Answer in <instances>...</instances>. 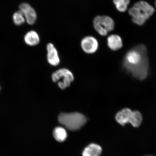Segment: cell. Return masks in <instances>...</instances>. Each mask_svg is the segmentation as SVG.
Masks as SVG:
<instances>
[{
  "label": "cell",
  "instance_id": "cell-1",
  "mask_svg": "<svg viewBox=\"0 0 156 156\" xmlns=\"http://www.w3.org/2000/svg\"><path fill=\"white\" fill-rule=\"evenodd\" d=\"M123 67L138 80H145L149 71V62L146 47L137 45L126 52L123 61Z\"/></svg>",
  "mask_w": 156,
  "mask_h": 156
},
{
  "label": "cell",
  "instance_id": "cell-2",
  "mask_svg": "<svg viewBox=\"0 0 156 156\" xmlns=\"http://www.w3.org/2000/svg\"><path fill=\"white\" fill-rule=\"evenodd\" d=\"M155 12L151 5L145 1H141L134 4L129 10L128 12L132 17V22L140 26L143 25Z\"/></svg>",
  "mask_w": 156,
  "mask_h": 156
},
{
  "label": "cell",
  "instance_id": "cell-3",
  "mask_svg": "<svg viewBox=\"0 0 156 156\" xmlns=\"http://www.w3.org/2000/svg\"><path fill=\"white\" fill-rule=\"evenodd\" d=\"M58 121L68 129L75 131L84 125L87 118L79 112L62 113L58 116Z\"/></svg>",
  "mask_w": 156,
  "mask_h": 156
},
{
  "label": "cell",
  "instance_id": "cell-4",
  "mask_svg": "<svg viewBox=\"0 0 156 156\" xmlns=\"http://www.w3.org/2000/svg\"><path fill=\"white\" fill-rule=\"evenodd\" d=\"M115 119L117 122L122 126L130 123L135 128L141 125L142 121V116L138 111L133 112L130 109L125 108L117 113Z\"/></svg>",
  "mask_w": 156,
  "mask_h": 156
},
{
  "label": "cell",
  "instance_id": "cell-5",
  "mask_svg": "<svg viewBox=\"0 0 156 156\" xmlns=\"http://www.w3.org/2000/svg\"><path fill=\"white\" fill-rule=\"evenodd\" d=\"M94 29L101 36H106L114 30L115 23L110 16L106 15L98 16L93 20Z\"/></svg>",
  "mask_w": 156,
  "mask_h": 156
},
{
  "label": "cell",
  "instance_id": "cell-6",
  "mask_svg": "<svg viewBox=\"0 0 156 156\" xmlns=\"http://www.w3.org/2000/svg\"><path fill=\"white\" fill-rule=\"evenodd\" d=\"M52 80L54 83H58L60 89H64L70 86L74 80V76L69 70L65 68L57 70L52 73Z\"/></svg>",
  "mask_w": 156,
  "mask_h": 156
},
{
  "label": "cell",
  "instance_id": "cell-7",
  "mask_svg": "<svg viewBox=\"0 0 156 156\" xmlns=\"http://www.w3.org/2000/svg\"><path fill=\"white\" fill-rule=\"evenodd\" d=\"M81 45L82 48L85 53L92 54L95 53L98 49L99 43L98 41L94 37L87 36L82 40Z\"/></svg>",
  "mask_w": 156,
  "mask_h": 156
},
{
  "label": "cell",
  "instance_id": "cell-8",
  "mask_svg": "<svg viewBox=\"0 0 156 156\" xmlns=\"http://www.w3.org/2000/svg\"><path fill=\"white\" fill-rule=\"evenodd\" d=\"M19 9L24 15L27 22L30 25L34 24L37 19V14L34 9L27 3H23L19 6Z\"/></svg>",
  "mask_w": 156,
  "mask_h": 156
},
{
  "label": "cell",
  "instance_id": "cell-9",
  "mask_svg": "<svg viewBox=\"0 0 156 156\" xmlns=\"http://www.w3.org/2000/svg\"><path fill=\"white\" fill-rule=\"evenodd\" d=\"M47 58L48 62L51 65L56 66L59 64L60 62L58 51L54 44L48 43L47 46Z\"/></svg>",
  "mask_w": 156,
  "mask_h": 156
},
{
  "label": "cell",
  "instance_id": "cell-10",
  "mask_svg": "<svg viewBox=\"0 0 156 156\" xmlns=\"http://www.w3.org/2000/svg\"><path fill=\"white\" fill-rule=\"evenodd\" d=\"M107 44L113 51L119 50L122 46V39L118 35L112 34L107 38Z\"/></svg>",
  "mask_w": 156,
  "mask_h": 156
},
{
  "label": "cell",
  "instance_id": "cell-11",
  "mask_svg": "<svg viewBox=\"0 0 156 156\" xmlns=\"http://www.w3.org/2000/svg\"><path fill=\"white\" fill-rule=\"evenodd\" d=\"M102 149L100 146L92 144L87 146L83 150V156H99L102 153Z\"/></svg>",
  "mask_w": 156,
  "mask_h": 156
},
{
  "label": "cell",
  "instance_id": "cell-12",
  "mask_svg": "<svg viewBox=\"0 0 156 156\" xmlns=\"http://www.w3.org/2000/svg\"><path fill=\"white\" fill-rule=\"evenodd\" d=\"M24 40L25 43L30 46H36L40 41V37L37 33L33 30L27 33L25 36Z\"/></svg>",
  "mask_w": 156,
  "mask_h": 156
},
{
  "label": "cell",
  "instance_id": "cell-13",
  "mask_svg": "<svg viewBox=\"0 0 156 156\" xmlns=\"http://www.w3.org/2000/svg\"><path fill=\"white\" fill-rule=\"evenodd\" d=\"M53 135L56 141L63 142L67 138V134L65 129L62 127L58 126L54 129Z\"/></svg>",
  "mask_w": 156,
  "mask_h": 156
},
{
  "label": "cell",
  "instance_id": "cell-14",
  "mask_svg": "<svg viewBox=\"0 0 156 156\" xmlns=\"http://www.w3.org/2000/svg\"><path fill=\"white\" fill-rule=\"evenodd\" d=\"M116 8L120 12H124L127 9L130 0H113Z\"/></svg>",
  "mask_w": 156,
  "mask_h": 156
},
{
  "label": "cell",
  "instance_id": "cell-15",
  "mask_svg": "<svg viewBox=\"0 0 156 156\" xmlns=\"http://www.w3.org/2000/svg\"><path fill=\"white\" fill-rule=\"evenodd\" d=\"M13 19L15 24L17 25L22 24L25 21L24 15L20 11H17L14 13Z\"/></svg>",
  "mask_w": 156,
  "mask_h": 156
},
{
  "label": "cell",
  "instance_id": "cell-16",
  "mask_svg": "<svg viewBox=\"0 0 156 156\" xmlns=\"http://www.w3.org/2000/svg\"><path fill=\"white\" fill-rule=\"evenodd\" d=\"M155 6H156V0L155 1Z\"/></svg>",
  "mask_w": 156,
  "mask_h": 156
},
{
  "label": "cell",
  "instance_id": "cell-17",
  "mask_svg": "<svg viewBox=\"0 0 156 156\" xmlns=\"http://www.w3.org/2000/svg\"><path fill=\"white\" fill-rule=\"evenodd\" d=\"M153 156L149 155V156Z\"/></svg>",
  "mask_w": 156,
  "mask_h": 156
},
{
  "label": "cell",
  "instance_id": "cell-18",
  "mask_svg": "<svg viewBox=\"0 0 156 156\" xmlns=\"http://www.w3.org/2000/svg\"><path fill=\"white\" fill-rule=\"evenodd\" d=\"M0 89H1V87H0Z\"/></svg>",
  "mask_w": 156,
  "mask_h": 156
}]
</instances>
